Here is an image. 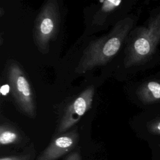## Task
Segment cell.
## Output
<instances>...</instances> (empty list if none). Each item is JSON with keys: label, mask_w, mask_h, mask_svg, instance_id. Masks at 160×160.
<instances>
[{"label": "cell", "mask_w": 160, "mask_h": 160, "mask_svg": "<svg viewBox=\"0 0 160 160\" xmlns=\"http://www.w3.org/2000/svg\"><path fill=\"white\" fill-rule=\"evenodd\" d=\"M134 23L132 18L126 17L119 21L109 33L92 41L84 50L75 71L82 74L109 62L120 49Z\"/></svg>", "instance_id": "obj_1"}, {"label": "cell", "mask_w": 160, "mask_h": 160, "mask_svg": "<svg viewBox=\"0 0 160 160\" xmlns=\"http://www.w3.org/2000/svg\"><path fill=\"white\" fill-rule=\"evenodd\" d=\"M127 46L124 66L142 65L156 56L160 45V4L152 9L143 26L131 33Z\"/></svg>", "instance_id": "obj_2"}, {"label": "cell", "mask_w": 160, "mask_h": 160, "mask_svg": "<svg viewBox=\"0 0 160 160\" xmlns=\"http://www.w3.org/2000/svg\"><path fill=\"white\" fill-rule=\"evenodd\" d=\"M59 6L56 1L46 2L39 12L34 25L33 36L39 51H48L50 41L55 38L59 24Z\"/></svg>", "instance_id": "obj_3"}, {"label": "cell", "mask_w": 160, "mask_h": 160, "mask_svg": "<svg viewBox=\"0 0 160 160\" xmlns=\"http://www.w3.org/2000/svg\"><path fill=\"white\" fill-rule=\"evenodd\" d=\"M8 79L11 93L20 109L27 116H36V107L30 84L21 68L12 63L8 68Z\"/></svg>", "instance_id": "obj_4"}, {"label": "cell", "mask_w": 160, "mask_h": 160, "mask_svg": "<svg viewBox=\"0 0 160 160\" xmlns=\"http://www.w3.org/2000/svg\"><path fill=\"white\" fill-rule=\"evenodd\" d=\"M94 94V87L89 86L67 106L58 124L57 129L58 132L66 131L91 108Z\"/></svg>", "instance_id": "obj_5"}, {"label": "cell", "mask_w": 160, "mask_h": 160, "mask_svg": "<svg viewBox=\"0 0 160 160\" xmlns=\"http://www.w3.org/2000/svg\"><path fill=\"white\" fill-rule=\"evenodd\" d=\"M78 134L76 131L61 134L55 138L36 160H57L76 145Z\"/></svg>", "instance_id": "obj_6"}, {"label": "cell", "mask_w": 160, "mask_h": 160, "mask_svg": "<svg viewBox=\"0 0 160 160\" xmlns=\"http://www.w3.org/2000/svg\"><path fill=\"white\" fill-rule=\"evenodd\" d=\"M136 94L138 99L145 105L160 102V79L144 82L138 88Z\"/></svg>", "instance_id": "obj_7"}, {"label": "cell", "mask_w": 160, "mask_h": 160, "mask_svg": "<svg viewBox=\"0 0 160 160\" xmlns=\"http://www.w3.org/2000/svg\"><path fill=\"white\" fill-rule=\"evenodd\" d=\"M121 2V1L119 0H106L102 1L103 4H102L101 8L94 16L92 24H102L105 21L107 16L116 8H118Z\"/></svg>", "instance_id": "obj_8"}, {"label": "cell", "mask_w": 160, "mask_h": 160, "mask_svg": "<svg viewBox=\"0 0 160 160\" xmlns=\"http://www.w3.org/2000/svg\"><path fill=\"white\" fill-rule=\"evenodd\" d=\"M19 141V135L13 128L1 125L0 127V144L8 145Z\"/></svg>", "instance_id": "obj_9"}, {"label": "cell", "mask_w": 160, "mask_h": 160, "mask_svg": "<svg viewBox=\"0 0 160 160\" xmlns=\"http://www.w3.org/2000/svg\"><path fill=\"white\" fill-rule=\"evenodd\" d=\"M147 128L151 134L160 136V118H156L149 121Z\"/></svg>", "instance_id": "obj_10"}, {"label": "cell", "mask_w": 160, "mask_h": 160, "mask_svg": "<svg viewBox=\"0 0 160 160\" xmlns=\"http://www.w3.org/2000/svg\"><path fill=\"white\" fill-rule=\"evenodd\" d=\"M29 156L28 155H19L2 157L0 160H29Z\"/></svg>", "instance_id": "obj_11"}, {"label": "cell", "mask_w": 160, "mask_h": 160, "mask_svg": "<svg viewBox=\"0 0 160 160\" xmlns=\"http://www.w3.org/2000/svg\"><path fill=\"white\" fill-rule=\"evenodd\" d=\"M65 160H81V156L78 152H74L69 154Z\"/></svg>", "instance_id": "obj_12"}, {"label": "cell", "mask_w": 160, "mask_h": 160, "mask_svg": "<svg viewBox=\"0 0 160 160\" xmlns=\"http://www.w3.org/2000/svg\"><path fill=\"white\" fill-rule=\"evenodd\" d=\"M9 89L11 90V88H10L9 85V84H5V85H4L1 87V92L3 96H5L9 92Z\"/></svg>", "instance_id": "obj_13"}, {"label": "cell", "mask_w": 160, "mask_h": 160, "mask_svg": "<svg viewBox=\"0 0 160 160\" xmlns=\"http://www.w3.org/2000/svg\"><path fill=\"white\" fill-rule=\"evenodd\" d=\"M159 148H160V143L159 144Z\"/></svg>", "instance_id": "obj_14"}]
</instances>
